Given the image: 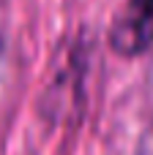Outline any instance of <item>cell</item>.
Returning a JSON list of instances; mask_svg holds the SVG:
<instances>
[{
	"label": "cell",
	"mask_w": 153,
	"mask_h": 155,
	"mask_svg": "<svg viewBox=\"0 0 153 155\" xmlns=\"http://www.w3.org/2000/svg\"><path fill=\"white\" fill-rule=\"evenodd\" d=\"M110 44L123 57H137L153 46V0H126L110 27Z\"/></svg>",
	"instance_id": "obj_1"
}]
</instances>
